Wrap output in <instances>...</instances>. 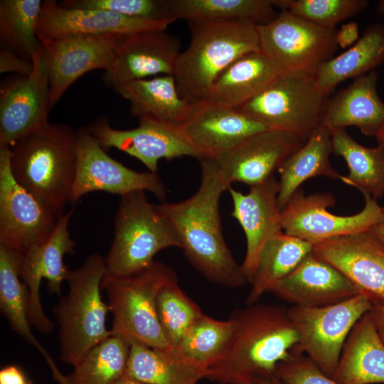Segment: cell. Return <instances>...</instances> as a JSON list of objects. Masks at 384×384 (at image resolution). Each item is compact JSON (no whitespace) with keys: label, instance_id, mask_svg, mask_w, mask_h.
<instances>
[{"label":"cell","instance_id":"1","mask_svg":"<svg viewBox=\"0 0 384 384\" xmlns=\"http://www.w3.org/2000/svg\"><path fill=\"white\" fill-rule=\"evenodd\" d=\"M201 183L191 197L176 203L154 204L177 235L190 263L212 282L232 288L247 279L224 239L220 200L231 186L220 176L213 161L199 159Z\"/></svg>","mask_w":384,"mask_h":384},{"label":"cell","instance_id":"2","mask_svg":"<svg viewBox=\"0 0 384 384\" xmlns=\"http://www.w3.org/2000/svg\"><path fill=\"white\" fill-rule=\"evenodd\" d=\"M230 319L234 330L228 347L206 378L242 384L273 377L279 365L294 354L298 336L287 309L255 303Z\"/></svg>","mask_w":384,"mask_h":384},{"label":"cell","instance_id":"3","mask_svg":"<svg viewBox=\"0 0 384 384\" xmlns=\"http://www.w3.org/2000/svg\"><path fill=\"white\" fill-rule=\"evenodd\" d=\"M77 149L76 131L50 122L10 148L11 171L16 182L58 218L71 203Z\"/></svg>","mask_w":384,"mask_h":384},{"label":"cell","instance_id":"4","mask_svg":"<svg viewBox=\"0 0 384 384\" xmlns=\"http://www.w3.org/2000/svg\"><path fill=\"white\" fill-rule=\"evenodd\" d=\"M191 40L180 53L173 76L191 105L207 100L216 78L247 53L260 51L257 25L245 21L188 22Z\"/></svg>","mask_w":384,"mask_h":384},{"label":"cell","instance_id":"5","mask_svg":"<svg viewBox=\"0 0 384 384\" xmlns=\"http://www.w3.org/2000/svg\"><path fill=\"white\" fill-rule=\"evenodd\" d=\"M105 272V257L89 255L80 267L69 270L68 292L53 307L58 325L59 359L73 367L112 336L106 326L109 308L101 294Z\"/></svg>","mask_w":384,"mask_h":384},{"label":"cell","instance_id":"6","mask_svg":"<svg viewBox=\"0 0 384 384\" xmlns=\"http://www.w3.org/2000/svg\"><path fill=\"white\" fill-rule=\"evenodd\" d=\"M175 276L170 267L157 261L129 276L105 274L102 289L113 317L112 335L157 350L172 349L159 321L156 298L161 287Z\"/></svg>","mask_w":384,"mask_h":384},{"label":"cell","instance_id":"7","mask_svg":"<svg viewBox=\"0 0 384 384\" xmlns=\"http://www.w3.org/2000/svg\"><path fill=\"white\" fill-rule=\"evenodd\" d=\"M181 247L166 220L150 203L145 191L122 196L114 220V238L106 257L105 275L125 277L138 272L154 260L161 250Z\"/></svg>","mask_w":384,"mask_h":384},{"label":"cell","instance_id":"8","mask_svg":"<svg viewBox=\"0 0 384 384\" xmlns=\"http://www.w3.org/2000/svg\"><path fill=\"white\" fill-rule=\"evenodd\" d=\"M372 305L360 294L324 306L292 305L287 311L298 336L294 354L305 355L331 378L351 329Z\"/></svg>","mask_w":384,"mask_h":384},{"label":"cell","instance_id":"9","mask_svg":"<svg viewBox=\"0 0 384 384\" xmlns=\"http://www.w3.org/2000/svg\"><path fill=\"white\" fill-rule=\"evenodd\" d=\"M257 27L260 50L277 75H313L338 47L335 28L316 24L287 10Z\"/></svg>","mask_w":384,"mask_h":384},{"label":"cell","instance_id":"10","mask_svg":"<svg viewBox=\"0 0 384 384\" xmlns=\"http://www.w3.org/2000/svg\"><path fill=\"white\" fill-rule=\"evenodd\" d=\"M324 97L313 75H278L236 110L270 129L292 132L306 142L321 124Z\"/></svg>","mask_w":384,"mask_h":384},{"label":"cell","instance_id":"11","mask_svg":"<svg viewBox=\"0 0 384 384\" xmlns=\"http://www.w3.org/2000/svg\"><path fill=\"white\" fill-rule=\"evenodd\" d=\"M365 206L358 213L341 216L327 210L336 203L329 192L305 196L300 188L281 210L284 233L312 245L344 235L366 232L383 223L381 207L369 193L361 192Z\"/></svg>","mask_w":384,"mask_h":384},{"label":"cell","instance_id":"12","mask_svg":"<svg viewBox=\"0 0 384 384\" xmlns=\"http://www.w3.org/2000/svg\"><path fill=\"white\" fill-rule=\"evenodd\" d=\"M58 218L19 185L10 166V148H0V246L24 255L45 243Z\"/></svg>","mask_w":384,"mask_h":384},{"label":"cell","instance_id":"13","mask_svg":"<svg viewBox=\"0 0 384 384\" xmlns=\"http://www.w3.org/2000/svg\"><path fill=\"white\" fill-rule=\"evenodd\" d=\"M78 164L71 203L93 191L120 196L143 191L165 200L166 187L157 173L138 172L111 158L87 127L76 131Z\"/></svg>","mask_w":384,"mask_h":384},{"label":"cell","instance_id":"14","mask_svg":"<svg viewBox=\"0 0 384 384\" xmlns=\"http://www.w3.org/2000/svg\"><path fill=\"white\" fill-rule=\"evenodd\" d=\"M119 36L80 35L38 39L49 83L50 111L80 76L92 70H105L110 66Z\"/></svg>","mask_w":384,"mask_h":384},{"label":"cell","instance_id":"15","mask_svg":"<svg viewBox=\"0 0 384 384\" xmlns=\"http://www.w3.org/2000/svg\"><path fill=\"white\" fill-rule=\"evenodd\" d=\"M72 215L70 210L60 217L50 238L23 255L20 277L28 290V320L32 327L45 334L53 331L54 324L46 314L41 302V282L43 278L46 279L50 294L62 295V284L69 271L63 263V257L75 252V242L68 230Z\"/></svg>","mask_w":384,"mask_h":384},{"label":"cell","instance_id":"16","mask_svg":"<svg viewBox=\"0 0 384 384\" xmlns=\"http://www.w3.org/2000/svg\"><path fill=\"white\" fill-rule=\"evenodd\" d=\"M304 143L292 132L270 129L208 158L228 184L240 182L250 187L274 176V171Z\"/></svg>","mask_w":384,"mask_h":384},{"label":"cell","instance_id":"17","mask_svg":"<svg viewBox=\"0 0 384 384\" xmlns=\"http://www.w3.org/2000/svg\"><path fill=\"white\" fill-rule=\"evenodd\" d=\"M181 43L166 30H150L119 35L105 85L115 90L127 82L150 76L173 75Z\"/></svg>","mask_w":384,"mask_h":384},{"label":"cell","instance_id":"18","mask_svg":"<svg viewBox=\"0 0 384 384\" xmlns=\"http://www.w3.org/2000/svg\"><path fill=\"white\" fill-rule=\"evenodd\" d=\"M139 121L138 127L122 130L112 127L105 118H99L87 129L105 150L116 148L124 151L153 173H157L159 161L162 159L201 158L179 127L149 119Z\"/></svg>","mask_w":384,"mask_h":384},{"label":"cell","instance_id":"19","mask_svg":"<svg viewBox=\"0 0 384 384\" xmlns=\"http://www.w3.org/2000/svg\"><path fill=\"white\" fill-rule=\"evenodd\" d=\"M33 70L4 83L0 89V148H11L21 137L48 121L50 89L40 46Z\"/></svg>","mask_w":384,"mask_h":384},{"label":"cell","instance_id":"20","mask_svg":"<svg viewBox=\"0 0 384 384\" xmlns=\"http://www.w3.org/2000/svg\"><path fill=\"white\" fill-rule=\"evenodd\" d=\"M312 250L373 305H384V243L369 230L314 244Z\"/></svg>","mask_w":384,"mask_h":384},{"label":"cell","instance_id":"21","mask_svg":"<svg viewBox=\"0 0 384 384\" xmlns=\"http://www.w3.org/2000/svg\"><path fill=\"white\" fill-rule=\"evenodd\" d=\"M171 23L127 17L106 10L65 7L56 1L44 0L37 26V37L53 40L80 35H124L166 30Z\"/></svg>","mask_w":384,"mask_h":384},{"label":"cell","instance_id":"22","mask_svg":"<svg viewBox=\"0 0 384 384\" xmlns=\"http://www.w3.org/2000/svg\"><path fill=\"white\" fill-rule=\"evenodd\" d=\"M233 208L231 216L241 225L246 238V253L242 265L250 282L262 247L272 238L282 233L278 206L279 181L274 176L250 186L247 194L230 188Z\"/></svg>","mask_w":384,"mask_h":384},{"label":"cell","instance_id":"23","mask_svg":"<svg viewBox=\"0 0 384 384\" xmlns=\"http://www.w3.org/2000/svg\"><path fill=\"white\" fill-rule=\"evenodd\" d=\"M179 129L200 159L227 151L256 133L270 129L236 109L208 101L193 105Z\"/></svg>","mask_w":384,"mask_h":384},{"label":"cell","instance_id":"24","mask_svg":"<svg viewBox=\"0 0 384 384\" xmlns=\"http://www.w3.org/2000/svg\"><path fill=\"white\" fill-rule=\"evenodd\" d=\"M294 306H324L358 294L351 282L313 250L271 292Z\"/></svg>","mask_w":384,"mask_h":384},{"label":"cell","instance_id":"25","mask_svg":"<svg viewBox=\"0 0 384 384\" xmlns=\"http://www.w3.org/2000/svg\"><path fill=\"white\" fill-rule=\"evenodd\" d=\"M378 75L373 70L357 77L324 108L321 124L329 129L357 127L375 136L384 122V102L377 93Z\"/></svg>","mask_w":384,"mask_h":384},{"label":"cell","instance_id":"26","mask_svg":"<svg viewBox=\"0 0 384 384\" xmlns=\"http://www.w3.org/2000/svg\"><path fill=\"white\" fill-rule=\"evenodd\" d=\"M331 378L340 384L384 383V343L369 312L351 329Z\"/></svg>","mask_w":384,"mask_h":384},{"label":"cell","instance_id":"27","mask_svg":"<svg viewBox=\"0 0 384 384\" xmlns=\"http://www.w3.org/2000/svg\"><path fill=\"white\" fill-rule=\"evenodd\" d=\"M115 91L130 103L132 115L181 126L189 117L193 105L183 100L171 75L133 80Z\"/></svg>","mask_w":384,"mask_h":384},{"label":"cell","instance_id":"28","mask_svg":"<svg viewBox=\"0 0 384 384\" xmlns=\"http://www.w3.org/2000/svg\"><path fill=\"white\" fill-rule=\"evenodd\" d=\"M23 255L0 246V309L10 327L38 351L48 365L53 378L66 384V375L57 367L48 352L32 333L28 315V290L20 277Z\"/></svg>","mask_w":384,"mask_h":384},{"label":"cell","instance_id":"29","mask_svg":"<svg viewBox=\"0 0 384 384\" xmlns=\"http://www.w3.org/2000/svg\"><path fill=\"white\" fill-rule=\"evenodd\" d=\"M277 75L261 50L247 53L216 78L206 101L236 109L257 95Z\"/></svg>","mask_w":384,"mask_h":384},{"label":"cell","instance_id":"30","mask_svg":"<svg viewBox=\"0 0 384 384\" xmlns=\"http://www.w3.org/2000/svg\"><path fill=\"white\" fill-rule=\"evenodd\" d=\"M331 152L330 131L320 124L305 143L277 169L279 174L277 201L281 210L300 186L309 178L324 176L335 180L340 178L341 175L330 163Z\"/></svg>","mask_w":384,"mask_h":384},{"label":"cell","instance_id":"31","mask_svg":"<svg viewBox=\"0 0 384 384\" xmlns=\"http://www.w3.org/2000/svg\"><path fill=\"white\" fill-rule=\"evenodd\" d=\"M384 61V26L368 28L350 48L322 63L314 72L315 82L326 96L341 82L364 75Z\"/></svg>","mask_w":384,"mask_h":384},{"label":"cell","instance_id":"32","mask_svg":"<svg viewBox=\"0 0 384 384\" xmlns=\"http://www.w3.org/2000/svg\"><path fill=\"white\" fill-rule=\"evenodd\" d=\"M312 249V244L284 232L270 239L262 247L250 282L251 289L247 304H255L265 293L271 292L274 286L290 274Z\"/></svg>","mask_w":384,"mask_h":384},{"label":"cell","instance_id":"33","mask_svg":"<svg viewBox=\"0 0 384 384\" xmlns=\"http://www.w3.org/2000/svg\"><path fill=\"white\" fill-rule=\"evenodd\" d=\"M332 152L341 156L349 173L339 179L378 199L384 194V149L366 147L355 141L346 129H329Z\"/></svg>","mask_w":384,"mask_h":384},{"label":"cell","instance_id":"34","mask_svg":"<svg viewBox=\"0 0 384 384\" xmlns=\"http://www.w3.org/2000/svg\"><path fill=\"white\" fill-rule=\"evenodd\" d=\"M233 330L234 324L230 318L221 321L203 314L174 350L203 378H206L225 354Z\"/></svg>","mask_w":384,"mask_h":384},{"label":"cell","instance_id":"35","mask_svg":"<svg viewBox=\"0 0 384 384\" xmlns=\"http://www.w3.org/2000/svg\"><path fill=\"white\" fill-rule=\"evenodd\" d=\"M175 18L191 21H245L266 24L278 14L276 0H172Z\"/></svg>","mask_w":384,"mask_h":384},{"label":"cell","instance_id":"36","mask_svg":"<svg viewBox=\"0 0 384 384\" xmlns=\"http://www.w3.org/2000/svg\"><path fill=\"white\" fill-rule=\"evenodd\" d=\"M129 342L125 373L133 378L146 384H197L203 378L174 348L161 351L139 342Z\"/></svg>","mask_w":384,"mask_h":384},{"label":"cell","instance_id":"37","mask_svg":"<svg viewBox=\"0 0 384 384\" xmlns=\"http://www.w3.org/2000/svg\"><path fill=\"white\" fill-rule=\"evenodd\" d=\"M41 0L0 1V43L20 57L32 60L40 41L37 26Z\"/></svg>","mask_w":384,"mask_h":384},{"label":"cell","instance_id":"38","mask_svg":"<svg viewBox=\"0 0 384 384\" xmlns=\"http://www.w3.org/2000/svg\"><path fill=\"white\" fill-rule=\"evenodd\" d=\"M130 349L127 339L112 335L93 348L66 375V384H112L125 374Z\"/></svg>","mask_w":384,"mask_h":384},{"label":"cell","instance_id":"39","mask_svg":"<svg viewBox=\"0 0 384 384\" xmlns=\"http://www.w3.org/2000/svg\"><path fill=\"white\" fill-rule=\"evenodd\" d=\"M159 323L169 346L176 348L204 314L178 284L177 276L167 281L156 298Z\"/></svg>","mask_w":384,"mask_h":384},{"label":"cell","instance_id":"40","mask_svg":"<svg viewBox=\"0 0 384 384\" xmlns=\"http://www.w3.org/2000/svg\"><path fill=\"white\" fill-rule=\"evenodd\" d=\"M59 4L65 7L106 10L154 21L173 23L176 20L172 0H67Z\"/></svg>","mask_w":384,"mask_h":384},{"label":"cell","instance_id":"41","mask_svg":"<svg viewBox=\"0 0 384 384\" xmlns=\"http://www.w3.org/2000/svg\"><path fill=\"white\" fill-rule=\"evenodd\" d=\"M366 0H287L286 10L316 24L335 28L368 4Z\"/></svg>","mask_w":384,"mask_h":384},{"label":"cell","instance_id":"42","mask_svg":"<svg viewBox=\"0 0 384 384\" xmlns=\"http://www.w3.org/2000/svg\"><path fill=\"white\" fill-rule=\"evenodd\" d=\"M276 375L285 384H340L324 373L303 354H292L282 362Z\"/></svg>","mask_w":384,"mask_h":384},{"label":"cell","instance_id":"43","mask_svg":"<svg viewBox=\"0 0 384 384\" xmlns=\"http://www.w3.org/2000/svg\"><path fill=\"white\" fill-rule=\"evenodd\" d=\"M33 70L32 60H26L12 50L1 47L0 73H16L19 75H28Z\"/></svg>","mask_w":384,"mask_h":384},{"label":"cell","instance_id":"44","mask_svg":"<svg viewBox=\"0 0 384 384\" xmlns=\"http://www.w3.org/2000/svg\"><path fill=\"white\" fill-rule=\"evenodd\" d=\"M358 26L353 21L342 25L336 34V43L341 48L353 46L358 41Z\"/></svg>","mask_w":384,"mask_h":384},{"label":"cell","instance_id":"45","mask_svg":"<svg viewBox=\"0 0 384 384\" xmlns=\"http://www.w3.org/2000/svg\"><path fill=\"white\" fill-rule=\"evenodd\" d=\"M0 384H28V382L21 370L11 365L0 370Z\"/></svg>","mask_w":384,"mask_h":384},{"label":"cell","instance_id":"46","mask_svg":"<svg viewBox=\"0 0 384 384\" xmlns=\"http://www.w3.org/2000/svg\"><path fill=\"white\" fill-rule=\"evenodd\" d=\"M368 312L378 335L384 343V305H372Z\"/></svg>","mask_w":384,"mask_h":384},{"label":"cell","instance_id":"47","mask_svg":"<svg viewBox=\"0 0 384 384\" xmlns=\"http://www.w3.org/2000/svg\"><path fill=\"white\" fill-rule=\"evenodd\" d=\"M242 384H285V383L282 380H281L277 375H275L270 378L257 379L253 381L242 383Z\"/></svg>","mask_w":384,"mask_h":384},{"label":"cell","instance_id":"48","mask_svg":"<svg viewBox=\"0 0 384 384\" xmlns=\"http://www.w3.org/2000/svg\"><path fill=\"white\" fill-rule=\"evenodd\" d=\"M369 231L384 243V223L375 225Z\"/></svg>","mask_w":384,"mask_h":384},{"label":"cell","instance_id":"49","mask_svg":"<svg viewBox=\"0 0 384 384\" xmlns=\"http://www.w3.org/2000/svg\"><path fill=\"white\" fill-rule=\"evenodd\" d=\"M112 384H146L135 378L130 377L126 373Z\"/></svg>","mask_w":384,"mask_h":384},{"label":"cell","instance_id":"50","mask_svg":"<svg viewBox=\"0 0 384 384\" xmlns=\"http://www.w3.org/2000/svg\"><path fill=\"white\" fill-rule=\"evenodd\" d=\"M377 139L378 145L384 149V122L375 136Z\"/></svg>","mask_w":384,"mask_h":384},{"label":"cell","instance_id":"51","mask_svg":"<svg viewBox=\"0 0 384 384\" xmlns=\"http://www.w3.org/2000/svg\"><path fill=\"white\" fill-rule=\"evenodd\" d=\"M381 212H382V215H383V223H384V206L381 207Z\"/></svg>","mask_w":384,"mask_h":384}]
</instances>
